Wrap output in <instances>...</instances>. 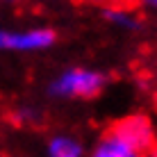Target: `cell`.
Here are the masks:
<instances>
[{
	"label": "cell",
	"instance_id": "obj_1",
	"mask_svg": "<svg viewBox=\"0 0 157 157\" xmlns=\"http://www.w3.org/2000/svg\"><path fill=\"white\" fill-rule=\"evenodd\" d=\"M105 86V75L86 68H73L59 75L52 84V94L62 98H94Z\"/></svg>",
	"mask_w": 157,
	"mask_h": 157
},
{
	"label": "cell",
	"instance_id": "obj_2",
	"mask_svg": "<svg viewBox=\"0 0 157 157\" xmlns=\"http://www.w3.org/2000/svg\"><path fill=\"white\" fill-rule=\"evenodd\" d=\"M109 132H114L118 139H123L128 146H132L139 153H148L155 148V130H153V123L148 121V116H141V114L125 116Z\"/></svg>",
	"mask_w": 157,
	"mask_h": 157
},
{
	"label": "cell",
	"instance_id": "obj_3",
	"mask_svg": "<svg viewBox=\"0 0 157 157\" xmlns=\"http://www.w3.org/2000/svg\"><path fill=\"white\" fill-rule=\"evenodd\" d=\"M55 32L36 28L30 32H0V50H43L55 43Z\"/></svg>",
	"mask_w": 157,
	"mask_h": 157
},
{
	"label": "cell",
	"instance_id": "obj_4",
	"mask_svg": "<svg viewBox=\"0 0 157 157\" xmlns=\"http://www.w3.org/2000/svg\"><path fill=\"white\" fill-rule=\"evenodd\" d=\"M94 157H144V153L134 150L132 146H128L123 139H118L114 132H107L100 139V144L96 146Z\"/></svg>",
	"mask_w": 157,
	"mask_h": 157
},
{
	"label": "cell",
	"instance_id": "obj_5",
	"mask_svg": "<svg viewBox=\"0 0 157 157\" xmlns=\"http://www.w3.org/2000/svg\"><path fill=\"white\" fill-rule=\"evenodd\" d=\"M48 155L50 157H82V148L71 137H55L48 146Z\"/></svg>",
	"mask_w": 157,
	"mask_h": 157
},
{
	"label": "cell",
	"instance_id": "obj_6",
	"mask_svg": "<svg viewBox=\"0 0 157 157\" xmlns=\"http://www.w3.org/2000/svg\"><path fill=\"white\" fill-rule=\"evenodd\" d=\"M107 18H109L112 23H118V25H123V28H130V30L139 25V21L134 18L125 7H109L107 9Z\"/></svg>",
	"mask_w": 157,
	"mask_h": 157
},
{
	"label": "cell",
	"instance_id": "obj_7",
	"mask_svg": "<svg viewBox=\"0 0 157 157\" xmlns=\"http://www.w3.org/2000/svg\"><path fill=\"white\" fill-rule=\"evenodd\" d=\"M84 2H91V5H107V7H118V5H123V0H84Z\"/></svg>",
	"mask_w": 157,
	"mask_h": 157
},
{
	"label": "cell",
	"instance_id": "obj_8",
	"mask_svg": "<svg viewBox=\"0 0 157 157\" xmlns=\"http://www.w3.org/2000/svg\"><path fill=\"white\" fill-rule=\"evenodd\" d=\"M148 5L150 7H157V0H148Z\"/></svg>",
	"mask_w": 157,
	"mask_h": 157
},
{
	"label": "cell",
	"instance_id": "obj_9",
	"mask_svg": "<svg viewBox=\"0 0 157 157\" xmlns=\"http://www.w3.org/2000/svg\"><path fill=\"white\" fill-rule=\"evenodd\" d=\"M153 157H157V153H153Z\"/></svg>",
	"mask_w": 157,
	"mask_h": 157
}]
</instances>
